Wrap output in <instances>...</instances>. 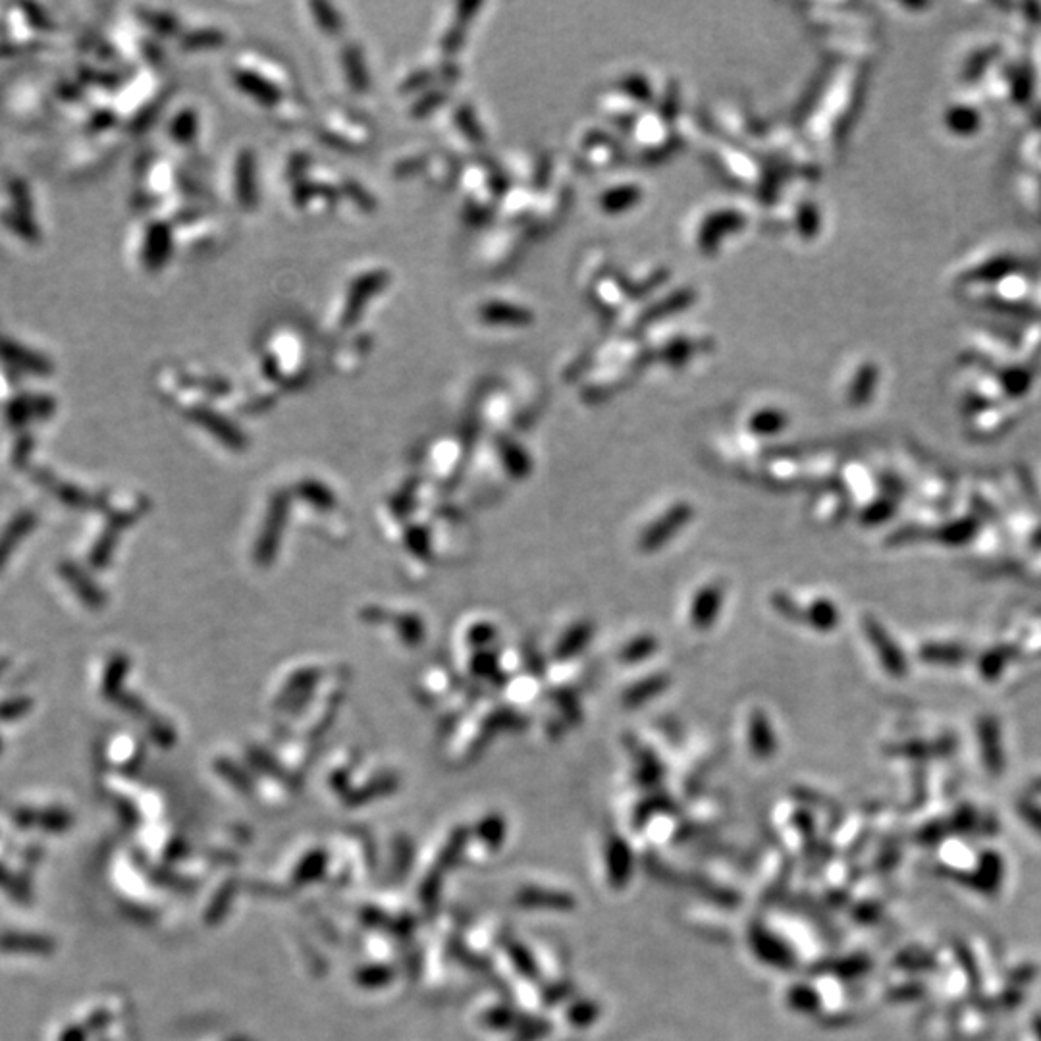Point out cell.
<instances>
[{"label": "cell", "mask_w": 1041, "mask_h": 1041, "mask_svg": "<svg viewBox=\"0 0 1041 1041\" xmlns=\"http://www.w3.org/2000/svg\"><path fill=\"white\" fill-rule=\"evenodd\" d=\"M748 725H750V737H752L754 750L760 754H768L774 748V735H772V727H770L766 714H762L758 710L752 712Z\"/></svg>", "instance_id": "cell-5"}, {"label": "cell", "mask_w": 1041, "mask_h": 1041, "mask_svg": "<svg viewBox=\"0 0 1041 1041\" xmlns=\"http://www.w3.org/2000/svg\"><path fill=\"white\" fill-rule=\"evenodd\" d=\"M176 134H178V141H191L189 137L195 135V118L191 114H184L178 118Z\"/></svg>", "instance_id": "cell-11"}, {"label": "cell", "mask_w": 1041, "mask_h": 1041, "mask_svg": "<svg viewBox=\"0 0 1041 1041\" xmlns=\"http://www.w3.org/2000/svg\"><path fill=\"white\" fill-rule=\"evenodd\" d=\"M993 54H995L993 51H980V53L974 54L972 60L968 62L966 70H964L966 80H976V76H978V74L988 66L989 62H991Z\"/></svg>", "instance_id": "cell-10"}, {"label": "cell", "mask_w": 1041, "mask_h": 1041, "mask_svg": "<svg viewBox=\"0 0 1041 1041\" xmlns=\"http://www.w3.org/2000/svg\"><path fill=\"white\" fill-rule=\"evenodd\" d=\"M691 517H693V508L689 504H677L675 508H671V511L658 519V523H654L650 529H646L642 533L641 542H639L642 550L650 552V550L664 546L668 542V538L675 536L685 527V523H689Z\"/></svg>", "instance_id": "cell-1"}, {"label": "cell", "mask_w": 1041, "mask_h": 1041, "mask_svg": "<svg viewBox=\"0 0 1041 1041\" xmlns=\"http://www.w3.org/2000/svg\"><path fill=\"white\" fill-rule=\"evenodd\" d=\"M808 623H812L816 629H831L837 621V615H835V608L829 604L828 600H816L808 614L804 617Z\"/></svg>", "instance_id": "cell-6"}, {"label": "cell", "mask_w": 1041, "mask_h": 1041, "mask_svg": "<svg viewBox=\"0 0 1041 1041\" xmlns=\"http://www.w3.org/2000/svg\"><path fill=\"white\" fill-rule=\"evenodd\" d=\"M721 604L723 588L720 585H706L700 588L691 606V623L696 629H708L716 621V615L720 614Z\"/></svg>", "instance_id": "cell-2"}, {"label": "cell", "mask_w": 1041, "mask_h": 1041, "mask_svg": "<svg viewBox=\"0 0 1041 1041\" xmlns=\"http://www.w3.org/2000/svg\"><path fill=\"white\" fill-rule=\"evenodd\" d=\"M253 164L249 157H241V161L238 162V195L241 197L243 203L251 205L253 203Z\"/></svg>", "instance_id": "cell-8"}, {"label": "cell", "mask_w": 1041, "mask_h": 1041, "mask_svg": "<svg viewBox=\"0 0 1041 1041\" xmlns=\"http://www.w3.org/2000/svg\"><path fill=\"white\" fill-rule=\"evenodd\" d=\"M384 276L374 272L365 276L363 280H359L355 286H353V292L351 297L346 303V309H344V322L353 321L357 317V313L361 311V307H365V303L371 299L373 292H376V288H380Z\"/></svg>", "instance_id": "cell-3"}, {"label": "cell", "mask_w": 1041, "mask_h": 1041, "mask_svg": "<svg viewBox=\"0 0 1041 1041\" xmlns=\"http://www.w3.org/2000/svg\"><path fill=\"white\" fill-rule=\"evenodd\" d=\"M654 650H656V641H654L652 637H641V639L631 642V644L623 650L621 660H623V662H639V660L648 658Z\"/></svg>", "instance_id": "cell-9"}, {"label": "cell", "mask_w": 1041, "mask_h": 1041, "mask_svg": "<svg viewBox=\"0 0 1041 1041\" xmlns=\"http://www.w3.org/2000/svg\"><path fill=\"white\" fill-rule=\"evenodd\" d=\"M980 122V114L970 107H953L945 114L947 128L959 135L974 134L980 128Z\"/></svg>", "instance_id": "cell-4"}, {"label": "cell", "mask_w": 1041, "mask_h": 1041, "mask_svg": "<svg viewBox=\"0 0 1041 1041\" xmlns=\"http://www.w3.org/2000/svg\"><path fill=\"white\" fill-rule=\"evenodd\" d=\"M588 637H590V629H588L587 625L573 627L558 644V656L567 658V656L575 654L588 641Z\"/></svg>", "instance_id": "cell-7"}]
</instances>
